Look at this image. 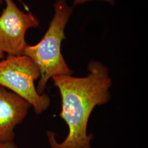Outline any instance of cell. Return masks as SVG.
Segmentation results:
<instances>
[{"instance_id": "8", "label": "cell", "mask_w": 148, "mask_h": 148, "mask_svg": "<svg viewBox=\"0 0 148 148\" xmlns=\"http://www.w3.org/2000/svg\"><path fill=\"white\" fill-rule=\"evenodd\" d=\"M4 57V53L0 49V59H3Z\"/></svg>"}, {"instance_id": "2", "label": "cell", "mask_w": 148, "mask_h": 148, "mask_svg": "<svg viewBox=\"0 0 148 148\" xmlns=\"http://www.w3.org/2000/svg\"><path fill=\"white\" fill-rule=\"evenodd\" d=\"M55 13L47 31L42 40L34 46L28 45L24 54L32 59L40 73L36 90L42 95L48 80L57 75H71L61 53V44L65 38L64 29L72 9L65 0H57L54 5Z\"/></svg>"}, {"instance_id": "4", "label": "cell", "mask_w": 148, "mask_h": 148, "mask_svg": "<svg viewBox=\"0 0 148 148\" xmlns=\"http://www.w3.org/2000/svg\"><path fill=\"white\" fill-rule=\"evenodd\" d=\"M6 7L0 16V49L10 56L24 54L28 45L27 30L39 26L37 18L31 13L20 10L12 0H5Z\"/></svg>"}, {"instance_id": "1", "label": "cell", "mask_w": 148, "mask_h": 148, "mask_svg": "<svg viewBox=\"0 0 148 148\" xmlns=\"http://www.w3.org/2000/svg\"><path fill=\"white\" fill-rule=\"evenodd\" d=\"M88 70L86 77L57 75L52 78L61 97L59 116L68 125L69 133L63 142L58 143L55 134L48 132L51 148H92L90 142L93 135L87 134L88 120L95 106L110 100L111 79L108 68L99 62H90Z\"/></svg>"}, {"instance_id": "3", "label": "cell", "mask_w": 148, "mask_h": 148, "mask_svg": "<svg viewBox=\"0 0 148 148\" xmlns=\"http://www.w3.org/2000/svg\"><path fill=\"white\" fill-rule=\"evenodd\" d=\"M40 77L36 65L25 55L10 56L0 61V86L27 101L37 115L47 110L51 99L39 94L35 82Z\"/></svg>"}, {"instance_id": "5", "label": "cell", "mask_w": 148, "mask_h": 148, "mask_svg": "<svg viewBox=\"0 0 148 148\" xmlns=\"http://www.w3.org/2000/svg\"><path fill=\"white\" fill-rule=\"evenodd\" d=\"M31 105L0 86V140L13 142L14 128L26 117Z\"/></svg>"}, {"instance_id": "7", "label": "cell", "mask_w": 148, "mask_h": 148, "mask_svg": "<svg viewBox=\"0 0 148 148\" xmlns=\"http://www.w3.org/2000/svg\"><path fill=\"white\" fill-rule=\"evenodd\" d=\"M89 1H91V0H74V4L75 5H77V4H82L85 2ZM101 1H104L106 2H108L111 5H114L115 3V0H101Z\"/></svg>"}, {"instance_id": "9", "label": "cell", "mask_w": 148, "mask_h": 148, "mask_svg": "<svg viewBox=\"0 0 148 148\" xmlns=\"http://www.w3.org/2000/svg\"><path fill=\"white\" fill-rule=\"evenodd\" d=\"M3 1V0H0V5H1V4L2 3Z\"/></svg>"}, {"instance_id": "6", "label": "cell", "mask_w": 148, "mask_h": 148, "mask_svg": "<svg viewBox=\"0 0 148 148\" xmlns=\"http://www.w3.org/2000/svg\"><path fill=\"white\" fill-rule=\"evenodd\" d=\"M0 148H18L14 142H2L0 140Z\"/></svg>"}]
</instances>
